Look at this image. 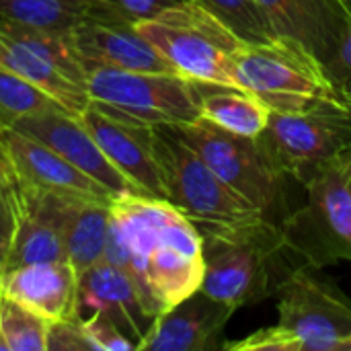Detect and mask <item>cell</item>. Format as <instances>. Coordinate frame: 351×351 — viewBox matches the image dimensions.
<instances>
[{
  "label": "cell",
  "instance_id": "1",
  "mask_svg": "<svg viewBox=\"0 0 351 351\" xmlns=\"http://www.w3.org/2000/svg\"><path fill=\"white\" fill-rule=\"evenodd\" d=\"M105 261L134 278L154 317L195 294L206 269L197 226L171 202L136 193L111 202Z\"/></svg>",
  "mask_w": 351,
  "mask_h": 351
},
{
  "label": "cell",
  "instance_id": "2",
  "mask_svg": "<svg viewBox=\"0 0 351 351\" xmlns=\"http://www.w3.org/2000/svg\"><path fill=\"white\" fill-rule=\"evenodd\" d=\"M204 243L202 292L234 308L278 294L302 261L280 224L265 218L245 224H195Z\"/></svg>",
  "mask_w": 351,
  "mask_h": 351
},
{
  "label": "cell",
  "instance_id": "3",
  "mask_svg": "<svg viewBox=\"0 0 351 351\" xmlns=\"http://www.w3.org/2000/svg\"><path fill=\"white\" fill-rule=\"evenodd\" d=\"M276 298L278 325L222 343V350L351 351V298L321 267L296 265Z\"/></svg>",
  "mask_w": 351,
  "mask_h": 351
},
{
  "label": "cell",
  "instance_id": "4",
  "mask_svg": "<svg viewBox=\"0 0 351 351\" xmlns=\"http://www.w3.org/2000/svg\"><path fill=\"white\" fill-rule=\"evenodd\" d=\"M171 128L232 191L255 206L269 222L280 226L286 222L292 214L288 199L290 177L267 152L261 138L226 132L204 117Z\"/></svg>",
  "mask_w": 351,
  "mask_h": 351
},
{
  "label": "cell",
  "instance_id": "5",
  "mask_svg": "<svg viewBox=\"0 0 351 351\" xmlns=\"http://www.w3.org/2000/svg\"><path fill=\"white\" fill-rule=\"evenodd\" d=\"M177 74L204 84L237 86L234 58L245 41L197 2L187 0L154 19L136 21Z\"/></svg>",
  "mask_w": 351,
  "mask_h": 351
},
{
  "label": "cell",
  "instance_id": "6",
  "mask_svg": "<svg viewBox=\"0 0 351 351\" xmlns=\"http://www.w3.org/2000/svg\"><path fill=\"white\" fill-rule=\"evenodd\" d=\"M234 76L239 88L255 95L274 113H300L339 101L323 64L280 37L245 43L234 58Z\"/></svg>",
  "mask_w": 351,
  "mask_h": 351
},
{
  "label": "cell",
  "instance_id": "7",
  "mask_svg": "<svg viewBox=\"0 0 351 351\" xmlns=\"http://www.w3.org/2000/svg\"><path fill=\"white\" fill-rule=\"evenodd\" d=\"M82 60V58H80ZM90 103L148 125H179L202 117L197 82L165 72L125 70L82 60Z\"/></svg>",
  "mask_w": 351,
  "mask_h": 351
},
{
  "label": "cell",
  "instance_id": "8",
  "mask_svg": "<svg viewBox=\"0 0 351 351\" xmlns=\"http://www.w3.org/2000/svg\"><path fill=\"white\" fill-rule=\"evenodd\" d=\"M306 204L282 224L302 263L325 267L351 261V148L306 185Z\"/></svg>",
  "mask_w": 351,
  "mask_h": 351
},
{
  "label": "cell",
  "instance_id": "9",
  "mask_svg": "<svg viewBox=\"0 0 351 351\" xmlns=\"http://www.w3.org/2000/svg\"><path fill=\"white\" fill-rule=\"evenodd\" d=\"M154 154L167 202L193 224H245L265 218L232 191L171 125H154Z\"/></svg>",
  "mask_w": 351,
  "mask_h": 351
},
{
  "label": "cell",
  "instance_id": "10",
  "mask_svg": "<svg viewBox=\"0 0 351 351\" xmlns=\"http://www.w3.org/2000/svg\"><path fill=\"white\" fill-rule=\"evenodd\" d=\"M0 66L37 86L74 115L90 105L84 66L68 33L0 23Z\"/></svg>",
  "mask_w": 351,
  "mask_h": 351
},
{
  "label": "cell",
  "instance_id": "11",
  "mask_svg": "<svg viewBox=\"0 0 351 351\" xmlns=\"http://www.w3.org/2000/svg\"><path fill=\"white\" fill-rule=\"evenodd\" d=\"M280 169L302 187L351 148V105L321 103L300 113H274L259 136Z\"/></svg>",
  "mask_w": 351,
  "mask_h": 351
},
{
  "label": "cell",
  "instance_id": "12",
  "mask_svg": "<svg viewBox=\"0 0 351 351\" xmlns=\"http://www.w3.org/2000/svg\"><path fill=\"white\" fill-rule=\"evenodd\" d=\"M78 117L105 156L134 183L140 195L167 199L160 167L154 154V125L107 111L95 103H90Z\"/></svg>",
  "mask_w": 351,
  "mask_h": 351
},
{
  "label": "cell",
  "instance_id": "13",
  "mask_svg": "<svg viewBox=\"0 0 351 351\" xmlns=\"http://www.w3.org/2000/svg\"><path fill=\"white\" fill-rule=\"evenodd\" d=\"M14 130L47 144L72 167L103 185L113 197L128 193L140 195L134 183L121 171H117L113 162L105 156V152L84 128L78 115L62 107H49L23 117L14 123Z\"/></svg>",
  "mask_w": 351,
  "mask_h": 351
},
{
  "label": "cell",
  "instance_id": "14",
  "mask_svg": "<svg viewBox=\"0 0 351 351\" xmlns=\"http://www.w3.org/2000/svg\"><path fill=\"white\" fill-rule=\"evenodd\" d=\"M25 189L39 214L58 230L66 257L78 274L105 261L113 199L62 195L27 185Z\"/></svg>",
  "mask_w": 351,
  "mask_h": 351
},
{
  "label": "cell",
  "instance_id": "15",
  "mask_svg": "<svg viewBox=\"0 0 351 351\" xmlns=\"http://www.w3.org/2000/svg\"><path fill=\"white\" fill-rule=\"evenodd\" d=\"M93 315L111 321L130 341H134L136 351L156 321L134 278L123 267L109 261H101L78 274L74 319H86Z\"/></svg>",
  "mask_w": 351,
  "mask_h": 351
},
{
  "label": "cell",
  "instance_id": "16",
  "mask_svg": "<svg viewBox=\"0 0 351 351\" xmlns=\"http://www.w3.org/2000/svg\"><path fill=\"white\" fill-rule=\"evenodd\" d=\"M0 167L19 183L62 195L113 199L95 179L72 167L47 144L14 128L0 130Z\"/></svg>",
  "mask_w": 351,
  "mask_h": 351
},
{
  "label": "cell",
  "instance_id": "17",
  "mask_svg": "<svg viewBox=\"0 0 351 351\" xmlns=\"http://www.w3.org/2000/svg\"><path fill=\"white\" fill-rule=\"evenodd\" d=\"M234 306L197 290L156 317L138 351H216Z\"/></svg>",
  "mask_w": 351,
  "mask_h": 351
},
{
  "label": "cell",
  "instance_id": "18",
  "mask_svg": "<svg viewBox=\"0 0 351 351\" xmlns=\"http://www.w3.org/2000/svg\"><path fill=\"white\" fill-rule=\"evenodd\" d=\"M276 37L325 64L341 43L350 12L339 0H257Z\"/></svg>",
  "mask_w": 351,
  "mask_h": 351
},
{
  "label": "cell",
  "instance_id": "19",
  "mask_svg": "<svg viewBox=\"0 0 351 351\" xmlns=\"http://www.w3.org/2000/svg\"><path fill=\"white\" fill-rule=\"evenodd\" d=\"M76 53L125 70L177 74L162 53L140 35L134 21H105L80 16L68 33ZM181 76V74H179Z\"/></svg>",
  "mask_w": 351,
  "mask_h": 351
},
{
  "label": "cell",
  "instance_id": "20",
  "mask_svg": "<svg viewBox=\"0 0 351 351\" xmlns=\"http://www.w3.org/2000/svg\"><path fill=\"white\" fill-rule=\"evenodd\" d=\"M0 292L49 323L76 317L78 271L70 261H45L0 271Z\"/></svg>",
  "mask_w": 351,
  "mask_h": 351
},
{
  "label": "cell",
  "instance_id": "21",
  "mask_svg": "<svg viewBox=\"0 0 351 351\" xmlns=\"http://www.w3.org/2000/svg\"><path fill=\"white\" fill-rule=\"evenodd\" d=\"M2 177L12 212V239L6 263L0 271L14 269L31 263L45 261H68L64 243L58 230L39 214L29 191L14 177H10L2 167Z\"/></svg>",
  "mask_w": 351,
  "mask_h": 351
},
{
  "label": "cell",
  "instance_id": "22",
  "mask_svg": "<svg viewBox=\"0 0 351 351\" xmlns=\"http://www.w3.org/2000/svg\"><path fill=\"white\" fill-rule=\"evenodd\" d=\"M197 86L202 117L214 125L249 138H259L267 128L271 111L255 95L224 84L197 82Z\"/></svg>",
  "mask_w": 351,
  "mask_h": 351
},
{
  "label": "cell",
  "instance_id": "23",
  "mask_svg": "<svg viewBox=\"0 0 351 351\" xmlns=\"http://www.w3.org/2000/svg\"><path fill=\"white\" fill-rule=\"evenodd\" d=\"M49 321L0 292V351H47Z\"/></svg>",
  "mask_w": 351,
  "mask_h": 351
},
{
  "label": "cell",
  "instance_id": "24",
  "mask_svg": "<svg viewBox=\"0 0 351 351\" xmlns=\"http://www.w3.org/2000/svg\"><path fill=\"white\" fill-rule=\"evenodd\" d=\"M214 14L245 43H267L278 39L257 0H193Z\"/></svg>",
  "mask_w": 351,
  "mask_h": 351
},
{
  "label": "cell",
  "instance_id": "25",
  "mask_svg": "<svg viewBox=\"0 0 351 351\" xmlns=\"http://www.w3.org/2000/svg\"><path fill=\"white\" fill-rule=\"evenodd\" d=\"M80 16L62 0H0V23L70 33Z\"/></svg>",
  "mask_w": 351,
  "mask_h": 351
},
{
  "label": "cell",
  "instance_id": "26",
  "mask_svg": "<svg viewBox=\"0 0 351 351\" xmlns=\"http://www.w3.org/2000/svg\"><path fill=\"white\" fill-rule=\"evenodd\" d=\"M49 107L60 105L19 74L0 66V130L14 128L23 117Z\"/></svg>",
  "mask_w": 351,
  "mask_h": 351
},
{
  "label": "cell",
  "instance_id": "27",
  "mask_svg": "<svg viewBox=\"0 0 351 351\" xmlns=\"http://www.w3.org/2000/svg\"><path fill=\"white\" fill-rule=\"evenodd\" d=\"M80 321L93 351H136L134 341H130L111 321H107L101 315H93Z\"/></svg>",
  "mask_w": 351,
  "mask_h": 351
},
{
  "label": "cell",
  "instance_id": "28",
  "mask_svg": "<svg viewBox=\"0 0 351 351\" xmlns=\"http://www.w3.org/2000/svg\"><path fill=\"white\" fill-rule=\"evenodd\" d=\"M323 68H325L339 101H343L346 105H351V16L341 43L337 45L335 53L323 64Z\"/></svg>",
  "mask_w": 351,
  "mask_h": 351
},
{
  "label": "cell",
  "instance_id": "29",
  "mask_svg": "<svg viewBox=\"0 0 351 351\" xmlns=\"http://www.w3.org/2000/svg\"><path fill=\"white\" fill-rule=\"evenodd\" d=\"M93 351V346L76 319L53 321L49 323L47 333V351Z\"/></svg>",
  "mask_w": 351,
  "mask_h": 351
},
{
  "label": "cell",
  "instance_id": "30",
  "mask_svg": "<svg viewBox=\"0 0 351 351\" xmlns=\"http://www.w3.org/2000/svg\"><path fill=\"white\" fill-rule=\"evenodd\" d=\"M62 2H66L74 12H78L82 16L105 19V21H132L121 10L117 0H62Z\"/></svg>",
  "mask_w": 351,
  "mask_h": 351
},
{
  "label": "cell",
  "instance_id": "31",
  "mask_svg": "<svg viewBox=\"0 0 351 351\" xmlns=\"http://www.w3.org/2000/svg\"><path fill=\"white\" fill-rule=\"evenodd\" d=\"M187 0H117L121 10L132 19V21H144V19H154L160 12L183 4Z\"/></svg>",
  "mask_w": 351,
  "mask_h": 351
},
{
  "label": "cell",
  "instance_id": "32",
  "mask_svg": "<svg viewBox=\"0 0 351 351\" xmlns=\"http://www.w3.org/2000/svg\"><path fill=\"white\" fill-rule=\"evenodd\" d=\"M10 239H12V212H10L4 177L0 171V269L6 263V257L10 251Z\"/></svg>",
  "mask_w": 351,
  "mask_h": 351
},
{
  "label": "cell",
  "instance_id": "33",
  "mask_svg": "<svg viewBox=\"0 0 351 351\" xmlns=\"http://www.w3.org/2000/svg\"><path fill=\"white\" fill-rule=\"evenodd\" d=\"M339 2L343 4V8H346V10L350 12V16H351V0H339Z\"/></svg>",
  "mask_w": 351,
  "mask_h": 351
}]
</instances>
